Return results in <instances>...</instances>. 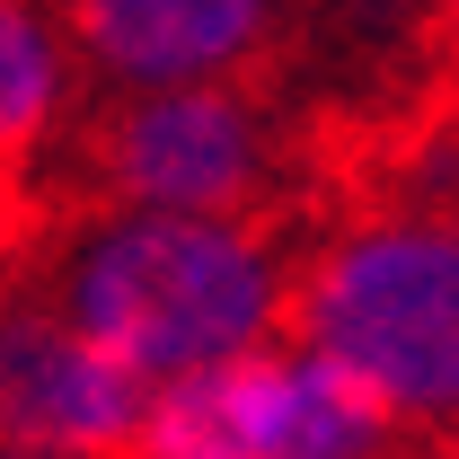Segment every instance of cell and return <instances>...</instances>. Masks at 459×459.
<instances>
[{
  "mask_svg": "<svg viewBox=\"0 0 459 459\" xmlns=\"http://www.w3.org/2000/svg\"><path fill=\"white\" fill-rule=\"evenodd\" d=\"M142 371L80 318H0V433L27 451H107L142 433Z\"/></svg>",
  "mask_w": 459,
  "mask_h": 459,
  "instance_id": "cell-4",
  "label": "cell"
},
{
  "mask_svg": "<svg viewBox=\"0 0 459 459\" xmlns=\"http://www.w3.org/2000/svg\"><path fill=\"white\" fill-rule=\"evenodd\" d=\"M291 318L318 353H336L353 380H371L398 424L459 442V230L433 212L336 238L300 291Z\"/></svg>",
  "mask_w": 459,
  "mask_h": 459,
  "instance_id": "cell-2",
  "label": "cell"
},
{
  "mask_svg": "<svg viewBox=\"0 0 459 459\" xmlns=\"http://www.w3.org/2000/svg\"><path fill=\"white\" fill-rule=\"evenodd\" d=\"M0 442H9V433H0Z\"/></svg>",
  "mask_w": 459,
  "mask_h": 459,
  "instance_id": "cell-8",
  "label": "cell"
},
{
  "mask_svg": "<svg viewBox=\"0 0 459 459\" xmlns=\"http://www.w3.org/2000/svg\"><path fill=\"white\" fill-rule=\"evenodd\" d=\"M54 89H62V62H54V36L27 0H0V160H18L45 115H54Z\"/></svg>",
  "mask_w": 459,
  "mask_h": 459,
  "instance_id": "cell-7",
  "label": "cell"
},
{
  "mask_svg": "<svg viewBox=\"0 0 459 459\" xmlns=\"http://www.w3.org/2000/svg\"><path fill=\"white\" fill-rule=\"evenodd\" d=\"M283 309L291 300L274 256L221 212L142 204L115 230H98L71 265V318L142 380H177L247 353Z\"/></svg>",
  "mask_w": 459,
  "mask_h": 459,
  "instance_id": "cell-1",
  "label": "cell"
},
{
  "mask_svg": "<svg viewBox=\"0 0 459 459\" xmlns=\"http://www.w3.org/2000/svg\"><path fill=\"white\" fill-rule=\"evenodd\" d=\"M107 177L133 204L230 212L256 186V124L221 89H160L107 133Z\"/></svg>",
  "mask_w": 459,
  "mask_h": 459,
  "instance_id": "cell-5",
  "label": "cell"
},
{
  "mask_svg": "<svg viewBox=\"0 0 459 459\" xmlns=\"http://www.w3.org/2000/svg\"><path fill=\"white\" fill-rule=\"evenodd\" d=\"M398 415L336 353H230L160 380L142 442L169 459H353L380 451Z\"/></svg>",
  "mask_w": 459,
  "mask_h": 459,
  "instance_id": "cell-3",
  "label": "cell"
},
{
  "mask_svg": "<svg viewBox=\"0 0 459 459\" xmlns=\"http://www.w3.org/2000/svg\"><path fill=\"white\" fill-rule=\"evenodd\" d=\"M80 18L124 80H212L256 45L265 0H80Z\"/></svg>",
  "mask_w": 459,
  "mask_h": 459,
  "instance_id": "cell-6",
  "label": "cell"
}]
</instances>
